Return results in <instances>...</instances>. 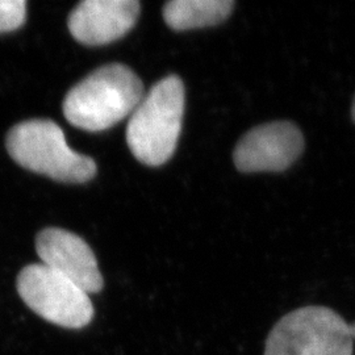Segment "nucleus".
I'll return each instance as SVG.
<instances>
[{
  "instance_id": "1",
  "label": "nucleus",
  "mask_w": 355,
  "mask_h": 355,
  "mask_svg": "<svg viewBox=\"0 0 355 355\" xmlns=\"http://www.w3.org/2000/svg\"><path fill=\"white\" fill-rule=\"evenodd\" d=\"M144 96L142 82L132 69L105 64L67 92L62 110L71 125L102 132L133 114Z\"/></svg>"
},
{
  "instance_id": "2",
  "label": "nucleus",
  "mask_w": 355,
  "mask_h": 355,
  "mask_svg": "<svg viewBox=\"0 0 355 355\" xmlns=\"http://www.w3.org/2000/svg\"><path fill=\"white\" fill-rule=\"evenodd\" d=\"M184 107V85L177 76L161 79L144 96L127 127L128 146L141 164L157 167L173 157Z\"/></svg>"
},
{
  "instance_id": "3",
  "label": "nucleus",
  "mask_w": 355,
  "mask_h": 355,
  "mask_svg": "<svg viewBox=\"0 0 355 355\" xmlns=\"http://www.w3.org/2000/svg\"><path fill=\"white\" fill-rule=\"evenodd\" d=\"M7 152L29 171L64 183H86L96 175V164L74 152L64 130L51 120H26L7 135Z\"/></svg>"
},
{
  "instance_id": "4",
  "label": "nucleus",
  "mask_w": 355,
  "mask_h": 355,
  "mask_svg": "<svg viewBox=\"0 0 355 355\" xmlns=\"http://www.w3.org/2000/svg\"><path fill=\"white\" fill-rule=\"evenodd\" d=\"M350 325L328 306L308 305L280 318L268 333L265 355H353Z\"/></svg>"
},
{
  "instance_id": "5",
  "label": "nucleus",
  "mask_w": 355,
  "mask_h": 355,
  "mask_svg": "<svg viewBox=\"0 0 355 355\" xmlns=\"http://www.w3.org/2000/svg\"><path fill=\"white\" fill-rule=\"evenodd\" d=\"M16 288L29 309L57 327L82 329L94 320L89 293L42 263L24 267Z\"/></svg>"
},
{
  "instance_id": "6",
  "label": "nucleus",
  "mask_w": 355,
  "mask_h": 355,
  "mask_svg": "<svg viewBox=\"0 0 355 355\" xmlns=\"http://www.w3.org/2000/svg\"><path fill=\"white\" fill-rule=\"evenodd\" d=\"M304 139L290 121H274L249 130L237 144L233 159L241 173H279L300 157Z\"/></svg>"
},
{
  "instance_id": "7",
  "label": "nucleus",
  "mask_w": 355,
  "mask_h": 355,
  "mask_svg": "<svg viewBox=\"0 0 355 355\" xmlns=\"http://www.w3.org/2000/svg\"><path fill=\"white\" fill-rule=\"evenodd\" d=\"M36 250L42 265L74 282L83 291L98 293L104 287L98 261L87 242L61 228H46L38 233Z\"/></svg>"
},
{
  "instance_id": "8",
  "label": "nucleus",
  "mask_w": 355,
  "mask_h": 355,
  "mask_svg": "<svg viewBox=\"0 0 355 355\" xmlns=\"http://www.w3.org/2000/svg\"><path fill=\"white\" fill-rule=\"evenodd\" d=\"M137 0H85L69 16V31L78 42L101 46L125 36L136 26Z\"/></svg>"
},
{
  "instance_id": "9",
  "label": "nucleus",
  "mask_w": 355,
  "mask_h": 355,
  "mask_svg": "<svg viewBox=\"0 0 355 355\" xmlns=\"http://www.w3.org/2000/svg\"><path fill=\"white\" fill-rule=\"evenodd\" d=\"M233 7V0H173L164 7V19L174 31H190L221 24Z\"/></svg>"
},
{
  "instance_id": "10",
  "label": "nucleus",
  "mask_w": 355,
  "mask_h": 355,
  "mask_svg": "<svg viewBox=\"0 0 355 355\" xmlns=\"http://www.w3.org/2000/svg\"><path fill=\"white\" fill-rule=\"evenodd\" d=\"M26 19V0H0V33L19 29Z\"/></svg>"
},
{
  "instance_id": "11",
  "label": "nucleus",
  "mask_w": 355,
  "mask_h": 355,
  "mask_svg": "<svg viewBox=\"0 0 355 355\" xmlns=\"http://www.w3.org/2000/svg\"><path fill=\"white\" fill-rule=\"evenodd\" d=\"M350 329H352V334H353V337L355 338V324L350 325Z\"/></svg>"
},
{
  "instance_id": "12",
  "label": "nucleus",
  "mask_w": 355,
  "mask_h": 355,
  "mask_svg": "<svg viewBox=\"0 0 355 355\" xmlns=\"http://www.w3.org/2000/svg\"><path fill=\"white\" fill-rule=\"evenodd\" d=\"M352 114H353V120L355 121V99L354 103H353V111H352Z\"/></svg>"
}]
</instances>
